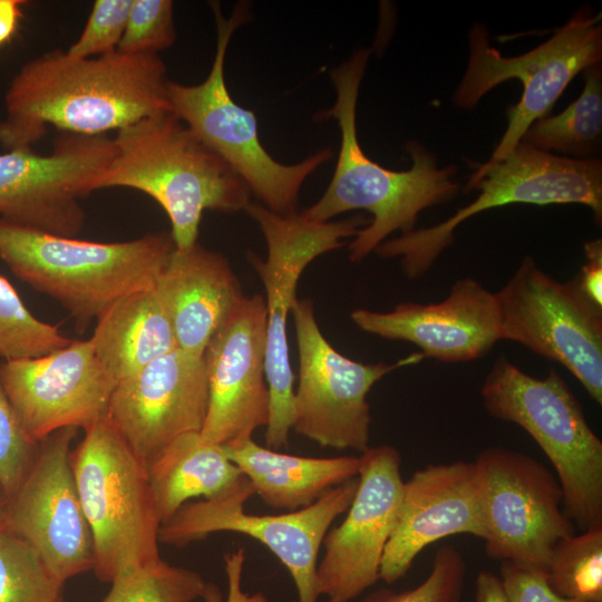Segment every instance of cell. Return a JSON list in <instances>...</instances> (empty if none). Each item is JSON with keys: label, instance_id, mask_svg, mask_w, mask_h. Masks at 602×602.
Segmentation results:
<instances>
[{"label": "cell", "instance_id": "2", "mask_svg": "<svg viewBox=\"0 0 602 602\" xmlns=\"http://www.w3.org/2000/svg\"><path fill=\"white\" fill-rule=\"evenodd\" d=\"M369 54L368 49H360L332 70L336 103L318 117L338 122V161L323 195L301 212L310 220L327 222L348 211H368L372 219L349 245L353 263L362 261L391 233L414 230L421 211L453 198L459 188L453 178L456 166L438 167L435 155L417 142L406 145L412 161L407 171L388 169L365 154L357 135L356 109Z\"/></svg>", "mask_w": 602, "mask_h": 602}, {"label": "cell", "instance_id": "35", "mask_svg": "<svg viewBox=\"0 0 602 602\" xmlns=\"http://www.w3.org/2000/svg\"><path fill=\"white\" fill-rule=\"evenodd\" d=\"M133 0H96L79 38L67 49L75 58H90L117 50Z\"/></svg>", "mask_w": 602, "mask_h": 602}, {"label": "cell", "instance_id": "37", "mask_svg": "<svg viewBox=\"0 0 602 602\" xmlns=\"http://www.w3.org/2000/svg\"><path fill=\"white\" fill-rule=\"evenodd\" d=\"M244 562L245 551L243 547L227 552L224 556L227 594L224 598L216 584L207 582L202 595L203 602H270L262 592L249 593L243 590Z\"/></svg>", "mask_w": 602, "mask_h": 602}, {"label": "cell", "instance_id": "24", "mask_svg": "<svg viewBox=\"0 0 602 602\" xmlns=\"http://www.w3.org/2000/svg\"><path fill=\"white\" fill-rule=\"evenodd\" d=\"M254 494L278 509L304 508L330 489L358 477L360 457H305L280 453L253 438L223 446Z\"/></svg>", "mask_w": 602, "mask_h": 602}, {"label": "cell", "instance_id": "1", "mask_svg": "<svg viewBox=\"0 0 602 602\" xmlns=\"http://www.w3.org/2000/svg\"><path fill=\"white\" fill-rule=\"evenodd\" d=\"M159 55L118 50L75 58L54 49L29 60L4 95L0 144L31 149L52 126L61 133L104 135L172 111Z\"/></svg>", "mask_w": 602, "mask_h": 602}, {"label": "cell", "instance_id": "10", "mask_svg": "<svg viewBox=\"0 0 602 602\" xmlns=\"http://www.w3.org/2000/svg\"><path fill=\"white\" fill-rule=\"evenodd\" d=\"M264 236L265 261L252 256L265 290L266 351L265 376L270 412L265 427V447H287L293 424L294 373L289 358L288 318L303 270L318 256L342 246L343 239L356 236L369 223L361 216L320 222L302 213L279 215L261 204L245 210Z\"/></svg>", "mask_w": 602, "mask_h": 602}, {"label": "cell", "instance_id": "9", "mask_svg": "<svg viewBox=\"0 0 602 602\" xmlns=\"http://www.w3.org/2000/svg\"><path fill=\"white\" fill-rule=\"evenodd\" d=\"M601 14L584 7L545 42L516 56L503 57L488 43L484 25L469 31V59L454 93L460 108H474L491 89L508 79H518L523 93L516 105L507 107V128L491 158L478 165L489 167L502 162L521 142L528 127L547 116L570 81L586 68L601 64Z\"/></svg>", "mask_w": 602, "mask_h": 602}, {"label": "cell", "instance_id": "4", "mask_svg": "<svg viewBox=\"0 0 602 602\" xmlns=\"http://www.w3.org/2000/svg\"><path fill=\"white\" fill-rule=\"evenodd\" d=\"M174 249L166 232L94 242L0 219V259L17 278L59 302L80 330L122 297L154 285Z\"/></svg>", "mask_w": 602, "mask_h": 602}, {"label": "cell", "instance_id": "28", "mask_svg": "<svg viewBox=\"0 0 602 602\" xmlns=\"http://www.w3.org/2000/svg\"><path fill=\"white\" fill-rule=\"evenodd\" d=\"M544 573L547 584L560 596L602 602V525L560 540Z\"/></svg>", "mask_w": 602, "mask_h": 602}, {"label": "cell", "instance_id": "29", "mask_svg": "<svg viewBox=\"0 0 602 602\" xmlns=\"http://www.w3.org/2000/svg\"><path fill=\"white\" fill-rule=\"evenodd\" d=\"M62 588L29 542L0 530V602H61Z\"/></svg>", "mask_w": 602, "mask_h": 602}, {"label": "cell", "instance_id": "27", "mask_svg": "<svg viewBox=\"0 0 602 602\" xmlns=\"http://www.w3.org/2000/svg\"><path fill=\"white\" fill-rule=\"evenodd\" d=\"M585 85L581 96L561 114L535 120L522 142L546 153L583 156L592 154L602 132L601 64L583 71Z\"/></svg>", "mask_w": 602, "mask_h": 602}, {"label": "cell", "instance_id": "40", "mask_svg": "<svg viewBox=\"0 0 602 602\" xmlns=\"http://www.w3.org/2000/svg\"><path fill=\"white\" fill-rule=\"evenodd\" d=\"M23 3L21 0H0V46L13 36Z\"/></svg>", "mask_w": 602, "mask_h": 602}, {"label": "cell", "instance_id": "26", "mask_svg": "<svg viewBox=\"0 0 602 602\" xmlns=\"http://www.w3.org/2000/svg\"><path fill=\"white\" fill-rule=\"evenodd\" d=\"M146 469L162 525L190 499L217 496L243 475L224 447L206 441L201 431L176 437Z\"/></svg>", "mask_w": 602, "mask_h": 602}, {"label": "cell", "instance_id": "14", "mask_svg": "<svg viewBox=\"0 0 602 602\" xmlns=\"http://www.w3.org/2000/svg\"><path fill=\"white\" fill-rule=\"evenodd\" d=\"M482 486L486 554L545 571L554 545L574 524L561 508L557 478L532 456L489 447L474 460Z\"/></svg>", "mask_w": 602, "mask_h": 602}, {"label": "cell", "instance_id": "25", "mask_svg": "<svg viewBox=\"0 0 602 602\" xmlns=\"http://www.w3.org/2000/svg\"><path fill=\"white\" fill-rule=\"evenodd\" d=\"M89 339L116 382L176 349L172 324L155 284L114 302L98 317Z\"/></svg>", "mask_w": 602, "mask_h": 602}, {"label": "cell", "instance_id": "30", "mask_svg": "<svg viewBox=\"0 0 602 602\" xmlns=\"http://www.w3.org/2000/svg\"><path fill=\"white\" fill-rule=\"evenodd\" d=\"M206 583L197 572L159 557L118 575L101 602H194Z\"/></svg>", "mask_w": 602, "mask_h": 602}, {"label": "cell", "instance_id": "20", "mask_svg": "<svg viewBox=\"0 0 602 602\" xmlns=\"http://www.w3.org/2000/svg\"><path fill=\"white\" fill-rule=\"evenodd\" d=\"M207 404L204 358L176 348L118 381L107 416L147 467L176 437L202 430Z\"/></svg>", "mask_w": 602, "mask_h": 602}, {"label": "cell", "instance_id": "11", "mask_svg": "<svg viewBox=\"0 0 602 602\" xmlns=\"http://www.w3.org/2000/svg\"><path fill=\"white\" fill-rule=\"evenodd\" d=\"M358 477L333 487L311 505L280 515L244 511L254 495L242 475L229 489L208 499L184 504L158 533L162 543L184 546L217 532L247 535L268 547L288 570L298 602H318L315 571L323 538L334 520L347 512Z\"/></svg>", "mask_w": 602, "mask_h": 602}, {"label": "cell", "instance_id": "6", "mask_svg": "<svg viewBox=\"0 0 602 602\" xmlns=\"http://www.w3.org/2000/svg\"><path fill=\"white\" fill-rule=\"evenodd\" d=\"M70 463L105 583L159 559L157 515L146 466L105 416L87 429Z\"/></svg>", "mask_w": 602, "mask_h": 602}, {"label": "cell", "instance_id": "22", "mask_svg": "<svg viewBox=\"0 0 602 602\" xmlns=\"http://www.w3.org/2000/svg\"><path fill=\"white\" fill-rule=\"evenodd\" d=\"M350 317L360 330L414 343L424 358L441 362L475 360L501 340L496 294L472 278L456 281L438 303L404 302L389 312L356 309Z\"/></svg>", "mask_w": 602, "mask_h": 602}, {"label": "cell", "instance_id": "36", "mask_svg": "<svg viewBox=\"0 0 602 602\" xmlns=\"http://www.w3.org/2000/svg\"><path fill=\"white\" fill-rule=\"evenodd\" d=\"M509 602H576L556 594L541 570L501 562V575Z\"/></svg>", "mask_w": 602, "mask_h": 602}, {"label": "cell", "instance_id": "19", "mask_svg": "<svg viewBox=\"0 0 602 602\" xmlns=\"http://www.w3.org/2000/svg\"><path fill=\"white\" fill-rule=\"evenodd\" d=\"M265 351L264 298L243 295L203 356L208 404L201 435L206 441L227 446L252 438L256 429L266 427L270 395Z\"/></svg>", "mask_w": 602, "mask_h": 602}, {"label": "cell", "instance_id": "12", "mask_svg": "<svg viewBox=\"0 0 602 602\" xmlns=\"http://www.w3.org/2000/svg\"><path fill=\"white\" fill-rule=\"evenodd\" d=\"M495 294L501 340L562 365L601 405L602 308L586 298L576 278L556 281L525 255Z\"/></svg>", "mask_w": 602, "mask_h": 602}, {"label": "cell", "instance_id": "18", "mask_svg": "<svg viewBox=\"0 0 602 602\" xmlns=\"http://www.w3.org/2000/svg\"><path fill=\"white\" fill-rule=\"evenodd\" d=\"M0 379L25 429L38 443L62 428L85 430L107 416L117 385L89 338L40 357L2 360Z\"/></svg>", "mask_w": 602, "mask_h": 602}, {"label": "cell", "instance_id": "23", "mask_svg": "<svg viewBox=\"0 0 602 602\" xmlns=\"http://www.w3.org/2000/svg\"><path fill=\"white\" fill-rule=\"evenodd\" d=\"M176 348L195 357L205 349L243 293L229 261L197 242L174 249L155 283Z\"/></svg>", "mask_w": 602, "mask_h": 602}, {"label": "cell", "instance_id": "7", "mask_svg": "<svg viewBox=\"0 0 602 602\" xmlns=\"http://www.w3.org/2000/svg\"><path fill=\"white\" fill-rule=\"evenodd\" d=\"M211 7L217 33L212 68L197 85L168 81L172 113L233 168L264 207L279 215L294 214L303 182L332 157V151L323 148L293 165L279 163L266 152L254 113L233 100L224 76L229 43L246 20L247 7L237 4L230 18L217 2Z\"/></svg>", "mask_w": 602, "mask_h": 602}, {"label": "cell", "instance_id": "16", "mask_svg": "<svg viewBox=\"0 0 602 602\" xmlns=\"http://www.w3.org/2000/svg\"><path fill=\"white\" fill-rule=\"evenodd\" d=\"M78 430L62 428L39 441L29 469L9 496L2 527L29 542L64 584L94 569L91 532L70 463Z\"/></svg>", "mask_w": 602, "mask_h": 602}, {"label": "cell", "instance_id": "17", "mask_svg": "<svg viewBox=\"0 0 602 602\" xmlns=\"http://www.w3.org/2000/svg\"><path fill=\"white\" fill-rule=\"evenodd\" d=\"M359 457L355 497L341 524L326 534L317 565V592L328 602H351L377 583L401 499L400 453L380 445Z\"/></svg>", "mask_w": 602, "mask_h": 602}, {"label": "cell", "instance_id": "38", "mask_svg": "<svg viewBox=\"0 0 602 602\" xmlns=\"http://www.w3.org/2000/svg\"><path fill=\"white\" fill-rule=\"evenodd\" d=\"M584 251L586 261L575 278L586 298L602 308V241L585 243Z\"/></svg>", "mask_w": 602, "mask_h": 602}, {"label": "cell", "instance_id": "41", "mask_svg": "<svg viewBox=\"0 0 602 602\" xmlns=\"http://www.w3.org/2000/svg\"><path fill=\"white\" fill-rule=\"evenodd\" d=\"M8 495L4 492L3 487L0 484V530L3 527L7 505H8Z\"/></svg>", "mask_w": 602, "mask_h": 602}, {"label": "cell", "instance_id": "39", "mask_svg": "<svg viewBox=\"0 0 602 602\" xmlns=\"http://www.w3.org/2000/svg\"><path fill=\"white\" fill-rule=\"evenodd\" d=\"M475 601L509 602L499 576L486 570L479 571L475 583Z\"/></svg>", "mask_w": 602, "mask_h": 602}, {"label": "cell", "instance_id": "15", "mask_svg": "<svg viewBox=\"0 0 602 602\" xmlns=\"http://www.w3.org/2000/svg\"><path fill=\"white\" fill-rule=\"evenodd\" d=\"M116 154L106 135L60 133L52 151L0 154V219L37 231L74 237L85 223L80 200Z\"/></svg>", "mask_w": 602, "mask_h": 602}, {"label": "cell", "instance_id": "8", "mask_svg": "<svg viewBox=\"0 0 602 602\" xmlns=\"http://www.w3.org/2000/svg\"><path fill=\"white\" fill-rule=\"evenodd\" d=\"M475 188L480 191L478 196L446 221L383 241L375 252L382 258H399L406 275L415 279L454 243L459 224L494 207L514 203L582 204L601 223L602 162L596 157L557 156L521 140L502 162L477 166L465 191Z\"/></svg>", "mask_w": 602, "mask_h": 602}, {"label": "cell", "instance_id": "34", "mask_svg": "<svg viewBox=\"0 0 602 602\" xmlns=\"http://www.w3.org/2000/svg\"><path fill=\"white\" fill-rule=\"evenodd\" d=\"M38 444L25 429L0 379V484L8 497L23 479Z\"/></svg>", "mask_w": 602, "mask_h": 602}, {"label": "cell", "instance_id": "3", "mask_svg": "<svg viewBox=\"0 0 602 602\" xmlns=\"http://www.w3.org/2000/svg\"><path fill=\"white\" fill-rule=\"evenodd\" d=\"M116 154L94 191L128 187L166 212L176 249L197 242L204 211L234 213L251 204V192L233 168L172 111L117 132Z\"/></svg>", "mask_w": 602, "mask_h": 602}, {"label": "cell", "instance_id": "33", "mask_svg": "<svg viewBox=\"0 0 602 602\" xmlns=\"http://www.w3.org/2000/svg\"><path fill=\"white\" fill-rule=\"evenodd\" d=\"M173 7L171 0H133L117 50L127 55H158L169 48L176 39Z\"/></svg>", "mask_w": 602, "mask_h": 602}, {"label": "cell", "instance_id": "21", "mask_svg": "<svg viewBox=\"0 0 602 602\" xmlns=\"http://www.w3.org/2000/svg\"><path fill=\"white\" fill-rule=\"evenodd\" d=\"M457 534L486 536L475 462L430 464L415 472L404 482L379 580L389 585L398 582L427 545Z\"/></svg>", "mask_w": 602, "mask_h": 602}, {"label": "cell", "instance_id": "5", "mask_svg": "<svg viewBox=\"0 0 602 602\" xmlns=\"http://www.w3.org/2000/svg\"><path fill=\"white\" fill-rule=\"evenodd\" d=\"M480 394L491 416L523 428L547 456L573 524L602 525V441L564 379L554 369L532 377L502 356Z\"/></svg>", "mask_w": 602, "mask_h": 602}, {"label": "cell", "instance_id": "31", "mask_svg": "<svg viewBox=\"0 0 602 602\" xmlns=\"http://www.w3.org/2000/svg\"><path fill=\"white\" fill-rule=\"evenodd\" d=\"M70 341L58 326L33 315L9 280L0 275V358L40 357Z\"/></svg>", "mask_w": 602, "mask_h": 602}, {"label": "cell", "instance_id": "32", "mask_svg": "<svg viewBox=\"0 0 602 602\" xmlns=\"http://www.w3.org/2000/svg\"><path fill=\"white\" fill-rule=\"evenodd\" d=\"M466 572V561L460 551L444 545L435 553L430 573L419 585L402 592L378 589L361 602H460Z\"/></svg>", "mask_w": 602, "mask_h": 602}, {"label": "cell", "instance_id": "13", "mask_svg": "<svg viewBox=\"0 0 602 602\" xmlns=\"http://www.w3.org/2000/svg\"><path fill=\"white\" fill-rule=\"evenodd\" d=\"M291 314L299 356L292 429L321 447L362 454L370 447V389L397 368L418 363L423 355L394 363H362L340 353L324 338L310 300H297Z\"/></svg>", "mask_w": 602, "mask_h": 602}]
</instances>
